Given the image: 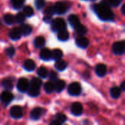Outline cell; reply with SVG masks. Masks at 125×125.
Here are the masks:
<instances>
[{
	"instance_id": "obj_1",
	"label": "cell",
	"mask_w": 125,
	"mask_h": 125,
	"mask_svg": "<svg viewBox=\"0 0 125 125\" xmlns=\"http://www.w3.org/2000/svg\"><path fill=\"white\" fill-rule=\"evenodd\" d=\"M94 11L98 17L102 21H113L114 19V14L109 7V6L101 3L94 6Z\"/></svg>"
},
{
	"instance_id": "obj_2",
	"label": "cell",
	"mask_w": 125,
	"mask_h": 125,
	"mask_svg": "<svg viewBox=\"0 0 125 125\" xmlns=\"http://www.w3.org/2000/svg\"><path fill=\"white\" fill-rule=\"evenodd\" d=\"M51 23V29L53 31H60L66 28V23L63 18H55Z\"/></svg>"
},
{
	"instance_id": "obj_3",
	"label": "cell",
	"mask_w": 125,
	"mask_h": 125,
	"mask_svg": "<svg viewBox=\"0 0 125 125\" xmlns=\"http://www.w3.org/2000/svg\"><path fill=\"white\" fill-rule=\"evenodd\" d=\"M82 92V88L80 83L73 82L71 83L68 88V92L71 96H78Z\"/></svg>"
},
{
	"instance_id": "obj_4",
	"label": "cell",
	"mask_w": 125,
	"mask_h": 125,
	"mask_svg": "<svg viewBox=\"0 0 125 125\" xmlns=\"http://www.w3.org/2000/svg\"><path fill=\"white\" fill-rule=\"evenodd\" d=\"M113 52L116 55H122L125 52V40L116 42L112 47Z\"/></svg>"
},
{
	"instance_id": "obj_5",
	"label": "cell",
	"mask_w": 125,
	"mask_h": 125,
	"mask_svg": "<svg viewBox=\"0 0 125 125\" xmlns=\"http://www.w3.org/2000/svg\"><path fill=\"white\" fill-rule=\"evenodd\" d=\"M13 98H14L13 94L9 91H4L0 94V100L5 105L10 104V102L13 100Z\"/></svg>"
},
{
	"instance_id": "obj_6",
	"label": "cell",
	"mask_w": 125,
	"mask_h": 125,
	"mask_svg": "<svg viewBox=\"0 0 125 125\" xmlns=\"http://www.w3.org/2000/svg\"><path fill=\"white\" fill-rule=\"evenodd\" d=\"M54 7H55V13H57L58 15H63V14H64L68 10L69 6L65 2L57 1L54 5Z\"/></svg>"
},
{
	"instance_id": "obj_7",
	"label": "cell",
	"mask_w": 125,
	"mask_h": 125,
	"mask_svg": "<svg viewBox=\"0 0 125 125\" xmlns=\"http://www.w3.org/2000/svg\"><path fill=\"white\" fill-rule=\"evenodd\" d=\"M10 114L12 118L15 119H21L23 116V111L22 108L18 105L13 106L10 110Z\"/></svg>"
},
{
	"instance_id": "obj_8",
	"label": "cell",
	"mask_w": 125,
	"mask_h": 125,
	"mask_svg": "<svg viewBox=\"0 0 125 125\" xmlns=\"http://www.w3.org/2000/svg\"><path fill=\"white\" fill-rule=\"evenodd\" d=\"M29 87V83L27 78H21L18 80L17 83V89L19 92H25L28 90Z\"/></svg>"
},
{
	"instance_id": "obj_9",
	"label": "cell",
	"mask_w": 125,
	"mask_h": 125,
	"mask_svg": "<svg viewBox=\"0 0 125 125\" xmlns=\"http://www.w3.org/2000/svg\"><path fill=\"white\" fill-rule=\"evenodd\" d=\"M71 113L74 116H80L83 114V105H82V104L80 103L76 102V103H74L71 105Z\"/></svg>"
},
{
	"instance_id": "obj_10",
	"label": "cell",
	"mask_w": 125,
	"mask_h": 125,
	"mask_svg": "<svg viewBox=\"0 0 125 125\" xmlns=\"http://www.w3.org/2000/svg\"><path fill=\"white\" fill-rule=\"evenodd\" d=\"M22 35L21 31L20 28H13L10 30L9 36L10 38L13 40H18L21 38Z\"/></svg>"
},
{
	"instance_id": "obj_11",
	"label": "cell",
	"mask_w": 125,
	"mask_h": 125,
	"mask_svg": "<svg viewBox=\"0 0 125 125\" xmlns=\"http://www.w3.org/2000/svg\"><path fill=\"white\" fill-rule=\"evenodd\" d=\"M76 44L78 47H80L81 48H85L89 45V40L86 37L81 35L80 37H79L76 39Z\"/></svg>"
},
{
	"instance_id": "obj_12",
	"label": "cell",
	"mask_w": 125,
	"mask_h": 125,
	"mask_svg": "<svg viewBox=\"0 0 125 125\" xmlns=\"http://www.w3.org/2000/svg\"><path fill=\"white\" fill-rule=\"evenodd\" d=\"M95 72L99 77H104L107 73V67L104 64H99L97 65Z\"/></svg>"
},
{
	"instance_id": "obj_13",
	"label": "cell",
	"mask_w": 125,
	"mask_h": 125,
	"mask_svg": "<svg viewBox=\"0 0 125 125\" xmlns=\"http://www.w3.org/2000/svg\"><path fill=\"white\" fill-rule=\"evenodd\" d=\"M43 112V110L41 108H39V107L35 108L31 111L30 117H31V119H33V120H38V119H39L41 118V116H42Z\"/></svg>"
},
{
	"instance_id": "obj_14",
	"label": "cell",
	"mask_w": 125,
	"mask_h": 125,
	"mask_svg": "<svg viewBox=\"0 0 125 125\" xmlns=\"http://www.w3.org/2000/svg\"><path fill=\"white\" fill-rule=\"evenodd\" d=\"M40 88L39 86H37L35 85H32V84H29V87L27 90L28 92V94L30 97H37L40 94Z\"/></svg>"
},
{
	"instance_id": "obj_15",
	"label": "cell",
	"mask_w": 125,
	"mask_h": 125,
	"mask_svg": "<svg viewBox=\"0 0 125 125\" xmlns=\"http://www.w3.org/2000/svg\"><path fill=\"white\" fill-rule=\"evenodd\" d=\"M40 58L43 61H49L52 59V51L48 48H43L40 52Z\"/></svg>"
},
{
	"instance_id": "obj_16",
	"label": "cell",
	"mask_w": 125,
	"mask_h": 125,
	"mask_svg": "<svg viewBox=\"0 0 125 125\" xmlns=\"http://www.w3.org/2000/svg\"><path fill=\"white\" fill-rule=\"evenodd\" d=\"M24 68L29 72L33 71L35 68V63L32 59H27L24 63Z\"/></svg>"
},
{
	"instance_id": "obj_17",
	"label": "cell",
	"mask_w": 125,
	"mask_h": 125,
	"mask_svg": "<svg viewBox=\"0 0 125 125\" xmlns=\"http://www.w3.org/2000/svg\"><path fill=\"white\" fill-rule=\"evenodd\" d=\"M69 22L70 23V25L73 27L75 28L76 26H77L80 23V19L76 15H71L69 16Z\"/></svg>"
},
{
	"instance_id": "obj_18",
	"label": "cell",
	"mask_w": 125,
	"mask_h": 125,
	"mask_svg": "<svg viewBox=\"0 0 125 125\" xmlns=\"http://www.w3.org/2000/svg\"><path fill=\"white\" fill-rule=\"evenodd\" d=\"M55 66V68L57 70H59V71H63L67 67V63L65 61H63V60H62L60 59H58V60L56 61Z\"/></svg>"
},
{
	"instance_id": "obj_19",
	"label": "cell",
	"mask_w": 125,
	"mask_h": 125,
	"mask_svg": "<svg viewBox=\"0 0 125 125\" xmlns=\"http://www.w3.org/2000/svg\"><path fill=\"white\" fill-rule=\"evenodd\" d=\"M20 29H21L22 35H24V36L29 35L32 33V27L28 24H22L20 26Z\"/></svg>"
},
{
	"instance_id": "obj_20",
	"label": "cell",
	"mask_w": 125,
	"mask_h": 125,
	"mask_svg": "<svg viewBox=\"0 0 125 125\" xmlns=\"http://www.w3.org/2000/svg\"><path fill=\"white\" fill-rule=\"evenodd\" d=\"M66 86V82L63 80H57L55 83V88L57 92H62Z\"/></svg>"
},
{
	"instance_id": "obj_21",
	"label": "cell",
	"mask_w": 125,
	"mask_h": 125,
	"mask_svg": "<svg viewBox=\"0 0 125 125\" xmlns=\"http://www.w3.org/2000/svg\"><path fill=\"white\" fill-rule=\"evenodd\" d=\"M57 37L61 41H66L69 38V34L66 29H63V30L58 31Z\"/></svg>"
},
{
	"instance_id": "obj_22",
	"label": "cell",
	"mask_w": 125,
	"mask_h": 125,
	"mask_svg": "<svg viewBox=\"0 0 125 125\" xmlns=\"http://www.w3.org/2000/svg\"><path fill=\"white\" fill-rule=\"evenodd\" d=\"M44 90L46 93H52L54 92V90H55V83L51 81H48L46 83H45L44 84Z\"/></svg>"
},
{
	"instance_id": "obj_23",
	"label": "cell",
	"mask_w": 125,
	"mask_h": 125,
	"mask_svg": "<svg viewBox=\"0 0 125 125\" xmlns=\"http://www.w3.org/2000/svg\"><path fill=\"white\" fill-rule=\"evenodd\" d=\"M45 42H46V40L43 37H38L35 39L34 40V45L36 48H42L44 45H45Z\"/></svg>"
},
{
	"instance_id": "obj_24",
	"label": "cell",
	"mask_w": 125,
	"mask_h": 125,
	"mask_svg": "<svg viewBox=\"0 0 125 125\" xmlns=\"http://www.w3.org/2000/svg\"><path fill=\"white\" fill-rule=\"evenodd\" d=\"M63 55V51L60 49H55L54 51H52V59L55 61L60 59Z\"/></svg>"
},
{
	"instance_id": "obj_25",
	"label": "cell",
	"mask_w": 125,
	"mask_h": 125,
	"mask_svg": "<svg viewBox=\"0 0 125 125\" xmlns=\"http://www.w3.org/2000/svg\"><path fill=\"white\" fill-rule=\"evenodd\" d=\"M3 18H4V21L7 25H11V24L14 23V22L15 21V17H14L11 14H6V15H4Z\"/></svg>"
},
{
	"instance_id": "obj_26",
	"label": "cell",
	"mask_w": 125,
	"mask_h": 125,
	"mask_svg": "<svg viewBox=\"0 0 125 125\" xmlns=\"http://www.w3.org/2000/svg\"><path fill=\"white\" fill-rule=\"evenodd\" d=\"M74 29H75L77 34H78L79 35H84L87 32V28L81 23H80L77 26H76L74 28Z\"/></svg>"
},
{
	"instance_id": "obj_27",
	"label": "cell",
	"mask_w": 125,
	"mask_h": 125,
	"mask_svg": "<svg viewBox=\"0 0 125 125\" xmlns=\"http://www.w3.org/2000/svg\"><path fill=\"white\" fill-rule=\"evenodd\" d=\"M120 94H121V89H119V87L115 86L111 89V95L113 98L117 99L119 97Z\"/></svg>"
},
{
	"instance_id": "obj_28",
	"label": "cell",
	"mask_w": 125,
	"mask_h": 125,
	"mask_svg": "<svg viewBox=\"0 0 125 125\" xmlns=\"http://www.w3.org/2000/svg\"><path fill=\"white\" fill-rule=\"evenodd\" d=\"M122 0H102L103 4L108 6H113V7H118Z\"/></svg>"
},
{
	"instance_id": "obj_29",
	"label": "cell",
	"mask_w": 125,
	"mask_h": 125,
	"mask_svg": "<svg viewBox=\"0 0 125 125\" xmlns=\"http://www.w3.org/2000/svg\"><path fill=\"white\" fill-rule=\"evenodd\" d=\"M38 75H39V77L42 78H45L47 77L48 75V70L46 67H41L38 69Z\"/></svg>"
},
{
	"instance_id": "obj_30",
	"label": "cell",
	"mask_w": 125,
	"mask_h": 125,
	"mask_svg": "<svg viewBox=\"0 0 125 125\" xmlns=\"http://www.w3.org/2000/svg\"><path fill=\"white\" fill-rule=\"evenodd\" d=\"M25 0H10L11 4L15 9H20L23 7Z\"/></svg>"
},
{
	"instance_id": "obj_31",
	"label": "cell",
	"mask_w": 125,
	"mask_h": 125,
	"mask_svg": "<svg viewBox=\"0 0 125 125\" xmlns=\"http://www.w3.org/2000/svg\"><path fill=\"white\" fill-rule=\"evenodd\" d=\"M1 86L7 90H11L13 87V82L10 81V80H8V79H6V80H4L2 82H1Z\"/></svg>"
},
{
	"instance_id": "obj_32",
	"label": "cell",
	"mask_w": 125,
	"mask_h": 125,
	"mask_svg": "<svg viewBox=\"0 0 125 125\" xmlns=\"http://www.w3.org/2000/svg\"><path fill=\"white\" fill-rule=\"evenodd\" d=\"M23 12L25 14L26 16L27 17H30L32 15H33L34 14V10L33 9L30 7V6H25L23 9Z\"/></svg>"
},
{
	"instance_id": "obj_33",
	"label": "cell",
	"mask_w": 125,
	"mask_h": 125,
	"mask_svg": "<svg viewBox=\"0 0 125 125\" xmlns=\"http://www.w3.org/2000/svg\"><path fill=\"white\" fill-rule=\"evenodd\" d=\"M26 15L24 12H18L15 15V21L18 23H21L25 21Z\"/></svg>"
},
{
	"instance_id": "obj_34",
	"label": "cell",
	"mask_w": 125,
	"mask_h": 125,
	"mask_svg": "<svg viewBox=\"0 0 125 125\" xmlns=\"http://www.w3.org/2000/svg\"><path fill=\"white\" fill-rule=\"evenodd\" d=\"M44 13L46 15H52L55 13V7L54 6H49L47 7L45 10H44Z\"/></svg>"
},
{
	"instance_id": "obj_35",
	"label": "cell",
	"mask_w": 125,
	"mask_h": 125,
	"mask_svg": "<svg viewBox=\"0 0 125 125\" xmlns=\"http://www.w3.org/2000/svg\"><path fill=\"white\" fill-rule=\"evenodd\" d=\"M55 118H56V120L58 121L60 124H63V123H64L66 121V116L64 114H60V113L57 114L56 115Z\"/></svg>"
},
{
	"instance_id": "obj_36",
	"label": "cell",
	"mask_w": 125,
	"mask_h": 125,
	"mask_svg": "<svg viewBox=\"0 0 125 125\" xmlns=\"http://www.w3.org/2000/svg\"><path fill=\"white\" fill-rule=\"evenodd\" d=\"M35 5L38 10H41L45 5V0H35Z\"/></svg>"
},
{
	"instance_id": "obj_37",
	"label": "cell",
	"mask_w": 125,
	"mask_h": 125,
	"mask_svg": "<svg viewBox=\"0 0 125 125\" xmlns=\"http://www.w3.org/2000/svg\"><path fill=\"white\" fill-rule=\"evenodd\" d=\"M5 53L7 54V56H10V57L13 56V55L15 54V49H14V48L12 47V46L8 47V48H6V50H5Z\"/></svg>"
},
{
	"instance_id": "obj_38",
	"label": "cell",
	"mask_w": 125,
	"mask_h": 125,
	"mask_svg": "<svg viewBox=\"0 0 125 125\" xmlns=\"http://www.w3.org/2000/svg\"><path fill=\"white\" fill-rule=\"evenodd\" d=\"M31 83V84H32V85H35V86H37L41 87V85H42V81H41L40 78H32V81H31V83Z\"/></svg>"
},
{
	"instance_id": "obj_39",
	"label": "cell",
	"mask_w": 125,
	"mask_h": 125,
	"mask_svg": "<svg viewBox=\"0 0 125 125\" xmlns=\"http://www.w3.org/2000/svg\"><path fill=\"white\" fill-rule=\"evenodd\" d=\"M49 79L52 81H56L57 80V78H58V75L57 74V73H55V71H52L50 73H49Z\"/></svg>"
},
{
	"instance_id": "obj_40",
	"label": "cell",
	"mask_w": 125,
	"mask_h": 125,
	"mask_svg": "<svg viewBox=\"0 0 125 125\" xmlns=\"http://www.w3.org/2000/svg\"><path fill=\"white\" fill-rule=\"evenodd\" d=\"M43 21L46 22V23H52V18L51 15H45L44 18H43Z\"/></svg>"
},
{
	"instance_id": "obj_41",
	"label": "cell",
	"mask_w": 125,
	"mask_h": 125,
	"mask_svg": "<svg viewBox=\"0 0 125 125\" xmlns=\"http://www.w3.org/2000/svg\"><path fill=\"white\" fill-rule=\"evenodd\" d=\"M51 125H61L58 121H57L56 119L55 120H54V121H52L51 123H50Z\"/></svg>"
},
{
	"instance_id": "obj_42",
	"label": "cell",
	"mask_w": 125,
	"mask_h": 125,
	"mask_svg": "<svg viewBox=\"0 0 125 125\" xmlns=\"http://www.w3.org/2000/svg\"><path fill=\"white\" fill-rule=\"evenodd\" d=\"M121 89H122V91H125V81H123V82L122 83V84H121Z\"/></svg>"
},
{
	"instance_id": "obj_43",
	"label": "cell",
	"mask_w": 125,
	"mask_h": 125,
	"mask_svg": "<svg viewBox=\"0 0 125 125\" xmlns=\"http://www.w3.org/2000/svg\"><path fill=\"white\" fill-rule=\"evenodd\" d=\"M122 12L125 15V4L122 6Z\"/></svg>"
},
{
	"instance_id": "obj_44",
	"label": "cell",
	"mask_w": 125,
	"mask_h": 125,
	"mask_svg": "<svg viewBox=\"0 0 125 125\" xmlns=\"http://www.w3.org/2000/svg\"><path fill=\"white\" fill-rule=\"evenodd\" d=\"M0 25H1V21H0Z\"/></svg>"
},
{
	"instance_id": "obj_45",
	"label": "cell",
	"mask_w": 125,
	"mask_h": 125,
	"mask_svg": "<svg viewBox=\"0 0 125 125\" xmlns=\"http://www.w3.org/2000/svg\"><path fill=\"white\" fill-rule=\"evenodd\" d=\"M91 1H95V0H91Z\"/></svg>"
}]
</instances>
